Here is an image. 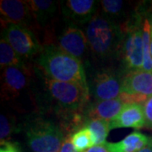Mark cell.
<instances>
[{"mask_svg": "<svg viewBox=\"0 0 152 152\" xmlns=\"http://www.w3.org/2000/svg\"><path fill=\"white\" fill-rule=\"evenodd\" d=\"M37 64L51 80L75 83L88 88L81 61L60 48L48 47L43 49Z\"/></svg>", "mask_w": 152, "mask_h": 152, "instance_id": "6da1fadb", "label": "cell"}, {"mask_svg": "<svg viewBox=\"0 0 152 152\" xmlns=\"http://www.w3.org/2000/svg\"><path fill=\"white\" fill-rule=\"evenodd\" d=\"M86 39L95 54L106 57L113 52L118 43V26L106 17L94 16L86 26Z\"/></svg>", "mask_w": 152, "mask_h": 152, "instance_id": "7a4b0ae2", "label": "cell"}, {"mask_svg": "<svg viewBox=\"0 0 152 152\" xmlns=\"http://www.w3.org/2000/svg\"><path fill=\"white\" fill-rule=\"evenodd\" d=\"M28 146L33 152H60L64 136L53 122L37 118L26 128Z\"/></svg>", "mask_w": 152, "mask_h": 152, "instance_id": "3957f363", "label": "cell"}, {"mask_svg": "<svg viewBox=\"0 0 152 152\" xmlns=\"http://www.w3.org/2000/svg\"><path fill=\"white\" fill-rule=\"evenodd\" d=\"M46 85L52 100L64 110H78L89 98V88L78 84L47 79Z\"/></svg>", "mask_w": 152, "mask_h": 152, "instance_id": "277c9868", "label": "cell"}, {"mask_svg": "<svg viewBox=\"0 0 152 152\" xmlns=\"http://www.w3.org/2000/svg\"><path fill=\"white\" fill-rule=\"evenodd\" d=\"M21 58H31L41 53L43 49L36 37L28 28L8 24L3 31V37Z\"/></svg>", "mask_w": 152, "mask_h": 152, "instance_id": "5b68a950", "label": "cell"}, {"mask_svg": "<svg viewBox=\"0 0 152 152\" xmlns=\"http://www.w3.org/2000/svg\"><path fill=\"white\" fill-rule=\"evenodd\" d=\"M124 59L126 67L133 71L142 70L144 62L143 29L136 25L129 28L124 44Z\"/></svg>", "mask_w": 152, "mask_h": 152, "instance_id": "8992f818", "label": "cell"}, {"mask_svg": "<svg viewBox=\"0 0 152 152\" xmlns=\"http://www.w3.org/2000/svg\"><path fill=\"white\" fill-rule=\"evenodd\" d=\"M0 11L8 24H15L26 28L33 16L28 1L2 0L0 2Z\"/></svg>", "mask_w": 152, "mask_h": 152, "instance_id": "52a82bcc", "label": "cell"}, {"mask_svg": "<svg viewBox=\"0 0 152 152\" xmlns=\"http://www.w3.org/2000/svg\"><path fill=\"white\" fill-rule=\"evenodd\" d=\"M58 45L61 50L80 60L87 50V39L80 29L74 26H69L58 37Z\"/></svg>", "mask_w": 152, "mask_h": 152, "instance_id": "ba28073f", "label": "cell"}, {"mask_svg": "<svg viewBox=\"0 0 152 152\" xmlns=\"http://www.w3.org/2000/svg\"><path fill=\"white\" fill-rule=\"evenodd\" d=\"M122 93L152 96V72L135 70L130 72L122 82Z\"/></svg>", "mask_w": 152, "mask_h": 152, "instance_id": "9c48e42d", "label": "cell"}, {"mask_svg": "<svg viewBox=\"0 0 152 152\" xmlns=\"http://www.w3.org/2000/svg\"><path fill=\"white\" fill-rule=\"evenodd\" d=\"M29 83V74L25 66H11L4 69L2 91L7 96H17L27 88Z\"/></svg>", "mask_w": 152, "mask_h": 152, "instance_id": "30bf717a", "label": "cell"}, {"mask_svg": "<svg viewBox=\"0 0 152 152\" xmlns=\"http://www.w3.org/2000/svg\"><path fill=\"white\" fill-rule=\"evenodd\" d=\"M93 93L98 101L116 99L122 93V83L113 74L99 73L94 80Z\"/></svg>", "mask_w": 152, "mask_h": 152, "instance_id": "8fae6325", "label": "cell"}, {"mask_svg": "<svg viewBox=\"0 0 152 152\" xmlns=\"http://www.w3.org/2000/svg\"><path fill=\"white\" fill-rule=\"evenodd\" d=\"M145 126L144 106L140 103H125L117 118L110 122V129L134 128L141 129Z\"/></svg>", "mask_w": 152, "mask_h": 152, "instance_id": "7c38bea8", "label": "cell"}, {"mask_svg": "<svg viewBox=\"0 0 152 152\" xmlns=\"http://www.w3.org/2000/svg\"><path fill=\"white\" fill-rule=\"evenodd\" d=\"M96 5V1L93 0H69L64 4L63 10L67 18L82 24L92 19Z\"/></svg>", "mask_w": 152, "mask_h": 152, "instance_id": "4fadbf2b", "label": "cell"}, {"mask_svg": "<svg viewBox=\"0 0 152 152\" xmlns=\"http://www.w3.org/2000/svg\"><path fill=\"white\" fill-rule=\"evenodd\" d=\"M151 142V137L134 131L119 142H106L105 146L109 152H138Z\"/></svg>", "mask_w": 152, "mask_h": 152, "instance_id": "5bb4252c", "label": "cell"}, {"mask_svg": "<svg viewBox=\"0 0 152 152\" xmlns=\"http://www.w3.org/2000/svg\"><path fill=\"white\" fill-rule=\"evenodd\" d=\"M124 106V104L120 97L107 101H98L91 106L90 115L92 119L104 120L110 123L117 118Z\"/></svg>", "mask_w": 152, "mask_h": 152, "instance_id": "9a60e30c", "label": "cell"}, {"mask_svg": "<svg viewBox=\"0 0 152 152\" xmlns=\"http://www.w3.org/2000/svg\"><path fill=\"white\" fill-rule=\"evenodd\" d=\"M33 17L40 24H44L54 15L57 11V3L50 0L28 1Z\"/></svg>", "mask_w": 152, "mask_h": 152, "instance_id": "2e32d148", "label": "cell"}, {"mask_svg": "<svg viewBox=\"0 0 152 152\" xmlns=\"http://www.w3.org/2000/svg\"><path fill=\"white\" fill-rule=\"evenodd\" d=\"M0 65L1 69H5L11 66H24V61L21 57L3 37L1 38L0 42Z\"/></svg>", "mask_w": 152, "mask_h": 152, "instance_id": "e0dca14e", "label": "cell"}, {"mask_svg": "<svg viewBox=\"0 0 152 152\" xmlns=\"http://www.w3.org/2000/svg\"><path fill=\"white\" fill-rule=\"evenodd\" d=\"M70 141L78 152H84L96 145V139L87 127L78 130L70 137Z\"/></svg>", "mask_w": 152, "mask_h": 152, "instance_id": "ac0fdd59", "label": "cell"}, {"mask_svg": "<svg viewBox=\"0 0 152 152\" xmlns=\"http://www.w3.org/2000/svg\"><path fill=\"white\" fill-rule=\"evenodd\" d=\"M92 132L96 139V145H103L110 131V123L101 119H90L85 125Z\"/></svg>", "mask_w": 152, "mask_h": 152, "instance_id": "d6986e66", "label": "cell"}, {"mask_svg": "<svg viewBox=\"0 0 152 152\" xmlns=\"http://www.w3.org/2000/svg\"><path fill=\"white\" fill-rule=\"evenodd\" d=\"M151 24L145 20L143 26V47H144V62L142 70L152 72V56L151 53Z\"/></svg>", "mask_w": 152, "mask_h": 152, "instance_id": "ffe728a7", "label": "cell"}, {"mask_svg": "<svg viewBox=\"0 0 152 152\" xmlns=\"http://www.w3.org/2000/svg\"><path fill=\"white\" fill-rule=\"evenodd\" d=\"M103 11L111 16H118L123 11L124 1L121 0H103L101 2Z\"/></svg>", "mask_w": 152, "mask_h": 152, "instance_id": "44dd1931", "label": "cell"}, {"mask_svg": "<svg viewBox=\"0 0 152 152\" xmlns=\"http://www.w3.org/2000/svg\"><path fill=\"white\" fill-rule=\"evenodd\" d=\"M13 124L10 123L9 118L5 115L1 114L0 118V139H1V144L5 143L7 138L10 136L11 133L13 132Z\"/></svg>", "mask_w": 152, "mask_h": 152, "instance_id": "7402d4cb", "label": "cell"}, {"mask_svg": "<svg viewBox=\"0 0 152 152\" xmlns=\"http://www.w3.org/2000/svg\"><path fill=\"white\" fill-rule=\"evenodd\" d=\"M144 112L145 117V126L152 129V96L148 98L144 103Z\"/></svg>", "mask_w": 152, "mask_h": 152, "instance_id": "603a6c76", "label": "cell"}, {"mask_svg": "<svg viewBox=\"0 0 152 152\" xmlns=\"http://www.w3.org/2000/svg\"><path fill=\"white\" fill-rule=\"evenodd\" d=\"M1 150L0 152H20L18 148L15 145H14L13 144H11L10 142H5L4 144H1Z\"/></svg>", "mask_w": 152, "mask_h": 152, "instance_id": "cb8c5ba5", "label": "cell"}, {"mask_svg": "<svg viewBox=\"0 0 152 152\" xmlns=\"http://www.w3.org/2000/svg\"><path fill=\"white\" fill-rule=\"evenodd\" d=\"M60 152H78L76 151V149L74 147V145H72L70 140H65Z\"/></svg>", "mask_w": 152, "mask_h": 152, "instance_id": "d4e9b609", "label": "cell"}, {"mask_svg": "<svg viewBox=\"0 0 152 152\" xmlns=\"http://www.w3.org/2000/svg\"><path fill=\"white\" fill-rule=\"evenodd\" d=\"M138 152H152V142Z\"/></svg>", "mask_w": 152, "mask_h": 152, "instance_id": "484cf974", "label": "cell"}, {"mask_svg": "<svg viewBox=\"0 0 152 152\" xmlns=\"http://www.w3.org/2000/svg\"><path fill=\"white\" fill-rule=\"evenodd\" d=\"M150 24H151V37H152V20H151V22Z\"/></svg>", "mask_w": 152, "mask_h": 152, "instance_id": "4316f807", "label": "cell"}, {"mask_svg": "<svg viewBox=\"0 0 152 152\" xmlns=\"http://www.w3.org/2000/svg\"><path fill=\"white\" fill-rule=\"evenodd\" d=\"M151 56H152V37H151Z\"/></svg>", "mask_w": 152, "mask_h": 152, "instance_id": "83f0119b", "label": "cell"}]
</instances>
